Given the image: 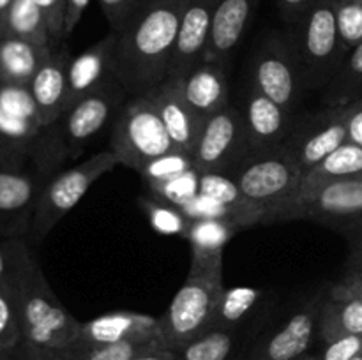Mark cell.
<instances>
[{
	"instance_id": "1",
	"label": "cell",
	"mask_w": 362,
	"mask_h": 360,
	"mask_svg": "<svg viewBox=\"0 0 362 360\" xmlns=\"http://www.w3.org/2000/svg\"><path fill=\"white\" fill-rule=\"evenodd\" d=\"M9 286L16 296L21 346L35 360H55L80 339L81 323L66 309L23 239H7Z\"/></svg>"
},
{
	"instance_id": "2",
	"label": "cell",
	"mask_w": 362,
	"mask_h": 360,
	"mask_svg": "<svg viewBox=\"0 0 362 360\" xmlns=\"http://www.w3.org/2000/svg\"><path fill=\"white\" fill-rule=\"evenodd\" d=\"M189 0H145L115 32V74L129 95L151 92L170 76L182 14Z\"/></svg>"
},
{
	"instance_id": "3",
	"label": "cell",
	"mask_w": 362,
	"mask_h": 360,
	"mask_svg": "<svg viewBox=\"0 0 362 360\" xmlns=\"http://www.w3.org/2000/svg\"><path fill=\"white\" fill-rule=\"evenodd\" d=\"M67 159L57 126L42 124L28 87L0 83V168L55 175Z\"/></svg>"
},
{
	"instance_id": "4",
	"label": "cell",
	"mask_w": 362,
	"mask_h": 360,
	"mask_svg": "<svg viewBox=\"0 0 362 360\" xmlns=\"http://www.w3.org/2000/svg\"><path fill=\"white\" fill-rule=\"evenodd\" d=\"M223 253L191 254V267L182 286L159 318V332L165 348L179 352L182 346L211 328L221 300Z\"/></svg>"
},
{
	"instance_id": "5",
	"label": "cell",
	"mask_w": 362,
	"mask_h": 360,
	"mask_svg": "<svg viewBox=\"0 0 362 360\" xmlns=\"http://www.w3.org/2000/svg\"><path fill=\"white\" fill-rule=\"evenodd\" d=\"M244 198L265 212L264 224L279 207L297 196L303 172L285 147L250 150L228 172Z\"/></svg>"
},
{
	"instance_id": "6",
	"label": "cell",
	"mask_w": 362,
	"mask_h": 360,
	"mask_svg": "<svg viewBox=\"0 0 362 360\" xmlns=\"http://www.w3.org/2000/svg\"><path fill=\"white\" fill-rule=\"evenodd\" d=\"M120 162L112 150L92 154L83 162L60 169L46 180L32 219L28 239L41 242L83 200L92 186Z\"/></svg>"
},
{
	"instance_id": "7",
	"label": "cell",
	"mask_w": 362,
	"mask_h": 360,
	"mask_svg": "<svg viewBox=\"0 0 362 360\" xmlns=\"http://www.w3.org/2000/svg\"><path fill=\"white\" fill-rule=\"evenodd\" d=\"M290 37L306 88L324 90L346 55L339 39L334 2L317 0L296 23V34Z\"/></svg>"
},
{
	"instance_id": "8",
	"label": "cell",
	"mask_w": 362,
	"mask_h": 360,
	"mask_svg": "<svg viewBox=\"0 0 362 360\" xmlns=\"http://www.w3.org/2000/svg\"><path fill=\"white\" fill-rule=\"evenodd\" d=\"M173 148L172 138L151 97L129 95L110 129V150L120 164L140 172L148 161Z\"/></svg>"
},
{
	"instance_id": "9",
	"label": "cell",
	"mask_w": 362,
	"mask_h": 360,
	"mask_svg": "<svg viewBox=\"0 0 362 360\" xmlns=\"http://www.w3.org/2000/svg\"><path fill=\"white\" fill-rule=\"evenodd\" d=\"M300 219L336 228H362V176L300 189L269 217L267 224Z\"/></svg>"
},
{
	"instance_id": "10",
	"label": "cell",
	"mask_w": 362,
	"mask_h": 360,
	"mask_svg": "<svg viewBox=\"0 0 362 360\" xmlns=\"http://www.w3.org/2000/svg\"><path fill=\"white\" fill-rule=\"evenodd\" d=\"M251 85L285 109L297 113L308 88L290 35L271 34L262 41L251 62Z\"/></svg>"
},
{
	"instance_id": "11",
	"label": "cell",
	"mask_w": 362,
	"mask_h": 360,
	"mask_svg": "<svg viewBox=\"0 0 362 360\" xmlns=\"http://www.w3.org/2000/svg\"><path fill=\"white\" fill-rule=\"evenodd\" d=\"M127 97V90L115 78L105 87L81 97L62 113L55 126L69 159L78 157L108 127L112 129L113 120Z\"/></svg>"
},
{
	"instance_id": "12",
	"label": "cell",
	"mask_w": 362,
	"mask_h": 360,
	"mask_svg": "<svg viewBox=\"0 0 362 360\" xmlns=\"http://www.w3.org/2000/svg\"><path fill=\"white\" fill-rule=\"evenodd\" d=\"M324 293L293 311L285 321L262 328L250 339L243 360H296L310 355L318 341Z\"/></svg>"
},
{
	"instance_id": "13",
	"label": "cell",
	"mask_w": 362,
	"mask_h": 360,
	"mask_svg": "<svg viewBox=\"0 0 362 360\" xmlns=\"http://www.w3.org/2000/svg\"><path fill=\"white\" fill-rule=\"evenodd\" d=\"M247 152L239 106L228 104L204 119L194 143L193 162L200 173H228Z\"/></svg>"
},
{
	"instance_id": "14",
	"label": "cell",
	"mask_w": 362,
	"mask_h": 360,
	"mask_svg": "<svg viewBox=\"0 0 362 360\" xmlns=\"http://www.w3.org/2000/svg\"><path fill=\"white\" fill-rule=\"evenodd\" d=\"M345 141H349V131L343 106H325L317 113L297 115L285 148L304 176Z\"/></svg>"
},
{
	"instance_id": "15",
	"label": "cell",
	"mask_w": 362,
	"mask_h": 360,
	"mask_svg": "<svg viewBox=\"0 0 362 360\" xmlns=\"http://www.w3.org/2000/svg\"><path fill=\"white\" fill-rule=\"evenodd\" d=\"M52 175L37 168H0V233L9 239L28 235L39 196Z\"/></svg>"
},
{
	"instance_id": "16",
	"label": "cell",
	"mask_w": 362,
	"mask_h": 360,
	"mask_svg": "<svg viewBox=\"0 0 362 360\" xmlns=\"http://www.w3.org/2000/svg\"><path fill=\"white\" fill-rule=\"evenodd\" d=\"M239 108L243 115L247 152L285 147L296 127L297 113L279 106L251 83Z\"/></svg>"
},
{
	"instance_id": "17",
	"label": "cell",
	"mask_w": 362,
	"mask_h": 360,
	"mask_svg": "<svg viewBox=\"0 0 362 360\" xmlns=\"http://www.w3.org/2000/svg\"><path fill=\"white\" fill-rule=\"evenodd\" d=\"M175 78L179 81L182 97L202 120L219 112L230 102L226 64L214 62V60H200L186 73L177 74Z\"/></svg>"
},
{
	"instance_id": "18",
	"label": "cell",
	"mask_w": 362,
	"mask_h": 360,
	"mask_svg": "<svg viewBox=\"0 0 362 360\" xmlns=\"http://www.w3.org/2000/svg\"><path fill=\"white\" fill-rule=\"evenodd\" d=\"M115 41L117 34L110 30L95 44L71 59L67 108L85 95L92 94L115 80Z\"/></svg>"
},
{
	"instance_id": "19",
	"label": "cell",
	"mask_w": 362,
	"mask_h": 360,
	"mask_svg": "<svg viewBox=\"0 0 362 360\" xmlns=\"http://www.w3.org/2000/svg\"><path fill=\"white\" fill-rule=\"evenodd\" d=\"M71 53L66 42L52 53L41 69L32 78L28 90L34 97L42 124L53 126L67 108L69 95V64Z\"/></svg>"
},
{
	"instance_id": "20",
	"label": "cell",
	"mask_w": 362,
	"mask_h": 360,
	"mask_svg": "<svg viewBox=\"0 0 362 360\" xmlns=\"http://www.w3.org/2000/svg\"><path fill=\"white\" fill-rule=\"evenodd\" d=\"M80 337L94 344L161 341L159 318L133 311H113L81 323Z\"/></svg>"
},
{
	"instance_id": "21",
	"label": "cell",
	"mask_w": 362,
	"mask_h": 360,
	"mask_svg": "<svg viewBox=\"0 0 362 360\" xmlns=\"http://www.w3.org/2000/svg\"><path fill=\"white\" fill-rule=\"evenodd\" d=\"M219 0H189L182 14L170 74L186 73L189 67L204 60L211 37L214 14Z\"/></svg>"
},
{
	"instance_id": "22",
	"label": "cell",
	"mask_w": 362,
	"mask_h": 360,
	"mask_svg": "<svg viewBox=\"0 0 362 360\" xmlns=\"http://www.w3.org/2000/svg\"><path fill=\"white\" fill-rule=\"evenodd\" d=\"M145 95H148L151 101L154 102L156 109L172 138L173 147L191 154L204 120L189 108L186 99L182 97L177 78L168 76L163 83H159Z\"/></svg>"
},
{
	"instance_id": "23",
	"label": "cell",
	"mask_w": 362,
	"mask_h": 360,
	"mask_svg": "<svg viewBox=\"0 0 362 360\" xmlns=\"http://www.w3.org/2000/svg\"><path fill=\"white\" fill-rule=\"evenodd\" d=\"M260 0H219L204 60L226 64L240 44Z\"/></svg>"
},
{
	"instance_id": "24",
	"label": "cell",
	"mask_w": 362,
	"mask_h": 360,
	"mask_svg": "<svg viewBox=\"0 0 362 360\" xmlns=\"http://www.w3.org/2000/svg\"><path fill=\"white\" fill-rule=\"evenodd\" d=\"M350 334H362V299L336 282L324 292L318 341L325 342Z\"/></svg>"
},
{
	"instance_id": "25",
	"label": "cell",
	"mask_w": 362,
	"mask_h": 360,
	"mask_svg": "<svg viewBox=\"0 0 362 360\" xmlns=\"http://www.w3.org/2000/svg\"><path fill=\"white\" fill-rule=\"evenodd\" d=\"M53 52L55 48L49 44L0 35V83L28 87Z\"/></svg>"
},
{
	"instance_id": "26",
	"label": "cell",
	"mask_w": 362,
	"mask_h": 360,
	"mask_svg": "<svg viewBox=\"0 0 362 360\" xmlns=\"http://www.w3.org/2000/svg\"><path fill=\"white\" fill-rule=\"evenodd\" d=\"M251 330L211 327L177 352L180 360H243Z\"/></svg>"
},
{
	"instance_id": "27",
	"label": "cell",
	"mask_w": 362,
	"mask_h": 360,
	"mask_svg": "<svg viewBox=\"0 0 362 360\" xmlns=\"http://www.w3.org/2000/svg\"><path fill=\"white\" fill-rule=\"evenodd\" d=\"M200 193L219 201L233 212L235 222L240 229L255 224H264L265 212L255 207L244 198L235 180L223 172H205L200 176Z\"/></svg>"
},
{
	"instance_id": "28",
	"label": "cell",
	"mask_w": 362,
	"mask_h": 360,
	"mask_svg": "<svg viewBox=\"0 0 362 360\" xmlns=\"http://www.w3.org/2000/svg\"><path fill=\"white\" fill-rule=\"evenodd\" d=\"M264 295V289L251 288V286L225 288L211 327L251 330L255 313H257Z\"/></svg>"
},
{
	"instance_id": "29",
	"label": "cell",
	"mask_w": 362,
	"mask_h": 360,
	"mask_svg": "<svg viewBox=\"0 0 362 360\" xmlns=\"http://www.w3.org/2000/svg\"><path fill=\"white\" fill-rule=\"evenodd\" d=\"M356 176H362V147L349 140L332 154H329L317 168L303 176L300 189L320 186L331 180L356 179Z\"/></svg>"
},
{
	"instance_id": "30",
	"label": "cell",
	"mask_w": 362,
	"mask_h": 360,
	"mask_svg": "<svg viewBox=\"0 0 362 360\" xmlns=\"http://www.w3.org/2000/svg\"><path fill=\"white\" fill-rule=\"evenodd\" d=\"M2 35H13L37 44H49L53 48L48 20L35 0H14L6 16Z\"/></svg>"
},
{
	"instance_id": "31",
	"label": "cell",
	"mask_w": 362,
	"mask_h": 360,
	"mask_svg": "<svg viewBox=\"0 0 362 360\" xmlns=\"http://www.w3.org/2000/svg\"><path fill=\"white\" fill-rule=\"evenodd\" d=\"M322 92L325 106H345L362 97V42L343 56L332 80Z\"/></svg>"
},
{
	"instance_id": "32",
	"label": "cell",
	"mask_w": 362,
	"mask_h": 360,
	"mask_svg": "<svg viewBox=\"0 0 362 360\" xmlns=\"http://www.w3.org/2000/svg\"><path fill=\"white\" fill-rule=\"evenodd\" d=\"M239 232L233 222L223 219H194L191 221L186 240L191 254H219Z\"/></svg>"
},
{
	"instance_id": "33",
	"label": "cell",
	"mask_w": 362,
	"mask_h": 360,
	"mask_svg": "<svg viewBox=\"0 0 362 360\" xmlns=\"http://www.w3.org/2000/svg\"><path fill=\"white\" fill-rule=\"evenodd\" d=\"M140 205L147 214L152 229L161 235H175L186 239L189 232L191 219L184 214V210L177 205L168 203L161 198L148 194L140 198Z\"/></svg>"
},
{
	"instance_id": "34",
	"label": "cell",
	"mask_w": 362,
	"mask_h": 360,
	"mask_svg": "<svg viewBox=\"0 0 362 360\" xmlns=\"http://www.w3.org/2000/svg\"><path fill=\"white\" fill-rule=\"evenodd\" d=\"M161 342V341H156ZM152 342H115V344H94L78 339L71 348L55 360H133L145 346Z\"/></svg>"
},
{
	"instance_id": "35",
	"label": "cell",
	"mask_w": 362,
	"mask_h": 360,
	"mask_svg": "<svg viewBox=\"0 0 362 360\" xmlns=\"http://www.w3.org/2000/svg\"><path fill=\"white\" fill-rule=\"evenodd\" d=\"M191 168H194L193 155L189 152L173 148V150L148 161L138 173L144 179V182L147 184V187H152L166 182V180L173 179V176L180 175V173L187 172Z\"/></svg>"
},
{
	"instance_id": "36",
	"label": "cell",
	"mask_w": 362,
	"mask_h": 360,
	"mask_svg": "<svg viewBox=\"0 0 362 360\" xmlns=\"http://www.w3.org/2000/svg\"><path fill=\"white\" fill-rule=\"evenodd\" d=\"M21 346V325L16 296L9 284L0 282V355H9Z\"/></svg>"
},
{
	"instance_id": "37",
	"label": "cell",
	"mask_w": 362,
	"mask_h": 360,
	"mask_svg": "<svg viewBox=\"0 0 362 360\" xmlns=\"http://www.w3.org/2000/svg\"><path fill=\"white\" fill-rule=\"evenodd\" d=\"M200 176L202 173L197 168H191L180 175L173 176V179L166 180V182L148 187V191H151V194L168 201V203L184 207L200 194Z\"/></svg>"
},
{
	"instance_id": "38",
	"label": "cell",
	"mask_w": 362,
	"mask_h": 360,
	"mask_svg": "<svg viewBox=\"0 0 362 360\" xmlns=\"http://www.w3.org/2000/svg\"><path fill=\"white\" fill-rule=\"evenodd\" d=\"M345 53L362 42V0H332Z\"/></svg>"
},
{
	"instance_id": "39",
	"label": "cell",
	"mask_w": 362,
	"mask_h": 360,
	"mask_svg": "<svg viewBox=\"0 0 362 360\" xmlns=\"http://www.w3.org/2000/svg\"><path fill=\"white\" fill-rule=\"evenodd\" d=\"M184 210V214L194 221V219H223V221H230L237 226L235 215L230 208H226L225 205L219 203V201L212 200V198L205 196V194H198L194 200H191L189 203L180 207ZM239 228V226H237ZM240 229V228H239Z\"/></svg>"
},
{
	"instance_id": "40",
	"label": "cell",
	"mask_w": 362,
	"mask_h": 360,
	"mask_svg": "<svg viewBox=\"0 0 362 360\" xmlns=\"http://www.w3.org/2000/svg\"><path fill=\"white\" fill-rule=\"evenodd\" d=\"M359 355H362V334H350L322 342V349L317 353V359L352 360Z\"/></svg>"
},
{
	"instance_id": "41",
	"label": "cell",
	"mask_w": 362,
	"mask_h": 360,
	"mask_svg": "<svg viewBox=\"0 0 362 360\" xmlns=\"http://www.w3.org/2000/svg\"><path fill=\"white\" fill-rule=\"evenodd\" d=\"M144 2L145 0H99L106 21L110 23V30L113 32L122 30Z\"/></svg>"
},
{
	"instance_id": "42",
	"label": "cell",
	"mask_w": 362,
	"mask_h": 360,
	"mask_svg": "<svg viewBox=\"0 0 362 360\" xmlns=\"http://www.w3.org/2000/svg\"><path fill=\"white\" fill-rule=\"evenodd\" d=\"M39 7L45 11L46 20L49 25V34H52L53 48H59L64 39V11H66V0H35Z\"/></svg>"
},
{
	"instance_id": "43",
	"label": "cell",
	"mask_w": 362,
	"mask_h": 360,
	"mask_svg": "<svg viewBox=\"0 0 362 360\" xmlns=\"http://www.w3.org/2000/svg\"><path fill=\"white\" fill-rule=\"evenodd\" d=\"M349 140L362 147V97L343 106Z\"/></svg>"
},
{
	"instance_id": "44",
	"label": "cell",
	"mask_w": 362,
	"mask_h": 360,
	"mask_svg": "<svg viewBox=\"0 0 362 360\" xmlns=\"http://www.w3.org/2000/svg\"><path fill=\"white\" fill-rule=\"evenodd\" d=\"M317 0H278V7L281 16L285 18L288 23L296 25L303 20L304 14L315 6Z\"/></svg>"
},
{
	"instance_id": "45",
	"label": "cell",
	"mask_w": 362,
	"mask_h": 360,
	"mask_svg": "<svg viewBox=\"0 0 362 360\" xmlns=\"http://www.w3.org/2000/svg\"><path fill=\"white\" fill-rule=\"evenodd\" d=\"M88 4H90V0H66V11H64V39H67L73 34V30L80 23Z\"/></svg>"
},
{
	"instance_id": "46",
	"label": "cell",
	"mask_w": 362,
	"mask_h": 360,
	"mask_svg": "<svg viewBox=\"0 0 362 360\" xmlns=\"http://www.w3.org/2000/svg\"><path fill=\"white\" fill-rule=\"evenodd\" d=\"M133 360H180L177 352L163 346V342H152L145 346Z\"/></svg>"
},
{
	"instance_id": "47",
	"label": "cell",
	"mask_w": 362,
	"mask_h": 360,
	"mask_svg": "<svg viewBox=\"0 0 362 360\" xmlns=\"http://www.w3.org/2000/svg\"><path fill=\"white\" fill-rule=\"evenodd\" d=\"M339 284H341L345 289H349L350 293H354V295L361 296L362 299V277L361 275L346 270V274L343 275V279L339 281Z\"/></svg>"
},
{
	"instance_id": "48",
	"label": "cell",
	"mask_w": 362,
	"mask_h": 360,
	"mask_svg": "<svg viewBox=\"0 0 362 360\" xmlns=\"http://www.w3.org/2000/svg\"><path fill=\"white\" fill-rule=\"evenodd\" d=\"M9 274H11L9 253H7L6 244H2V246H0V282L9 284Z\"/></svg>"
},
{
	"instance_id": "49",
	"label": "cell",
	"mask_w": 362,
	"mask_h": 360,
	"mask_svg": "<svg viewBox=\"0 0 362 360\" xmlns=\"http://www.w3.org/2000/svg\"><path fill=\"white\" fill-rule=\"evenodd\" d=\"M362 263V228H359V235L354 240L352 247V258H350V265Z\"/></svg>"
},
{
	"instance_id": "50",
	"label": "cell",
	"mask_w": 362,
	"mask_h": 360,
	"mask_svg": "<svg viewBox=\"0 0 362 360\" xmlns=\"http://www.w3.org/2000/svg\"><path fill=\"white\" fill-rule=\"evenodd\" d=\"M13 2H14V0H0V35H2V32H4L6 16H7V13H9Z\"/></svg>"
},
{
	"instance_id": "51",
	"label": "cell",
	"mask_w": 362,
	"mask_h": 360,
	"mask_svg": "<svg viewBox=\"0 0 362 360\" xmlns=\"http://www.w3.org/2000/svg\"><path fill=\"white\" fill-rule=\"evenodd\" d=\"M9 360H35V359L32 355H28L27 352H25L23 346H20V348L14 349V352L11 353Z\"/></svg>"
},
{
	"instance_id": "52",
	"label": "cell",
	"mask_w": 362,
	"mask_h": 360,
	"mask_svg": "<svg viewBox=\"0 0 362 360\" xmlns=\"http://www.w3.org/2000/svg\"><path fill=\"white\" fill-rule=\"evenodd\" d=\"M349 272H354V274L361 275V277H362V263H357V265H349Z\"/></svg>"
},
{
	"instance_id": "53",
	"label": "cell",
	"mask_w": 362,
	"mask_h": 360,
	"mask_svg": "<svg viewBox=\"0 0 362 360\" xmlns=\"http://www.w3.org/2000/svg\"><path fill=\"white\" fill-rule=\"evenodd\" d=\"M296 360H318V359H317V355H313V353H310V355L300 356V359H296Z\"/></svg>"
},
{
	"instance_id": "54",
	"label": "cell",
	"mask_w": 362,
	"mask_h": 360,
	"mask_svg": "<svg viewBox=\"0 0 362 360\" xmlns=\"http://www.w3.org/2000/svg\"><path fill=\"white\" fill-rule=\"evenodd\" d=\"M11 355V353H9ZM9 355H0V360H9Z\"/></svg>"
},
{
	"instance_id": "55",
	"label": "cell",
	"mask_w": 362,
	"mask_h": 360,
	"mask_svg": "<svg viewBox=\"0 0 362 360\" xmlns=\"http://www.w3.org/2000/svg\"><path fill=\"white\" fill-rule=\"evenodd\" d=\"M352 360H362V355H359V356H356V359H352Z\"/></svg>"
}]
</instances>
